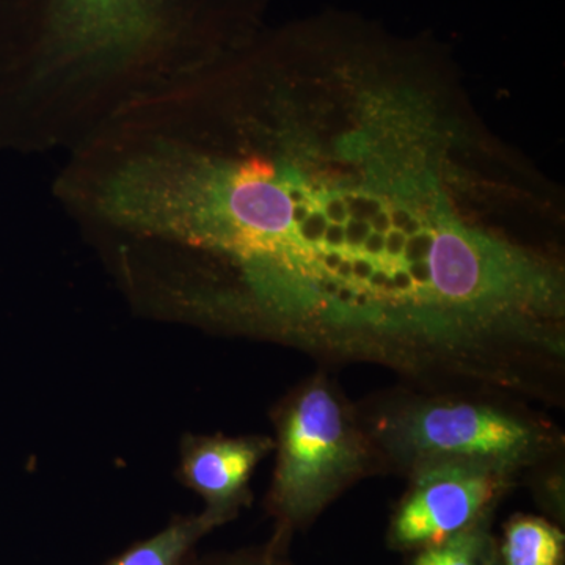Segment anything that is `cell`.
I'll return each instance as SVG.
<instances>
[{"instance_id": "obj_3", "label": "cell", "mask_w": 565, "mask_h": 565, "mask_svg": "<svg viewBox=\"0 0 565 565\" xmlns=\"http://www.w3.org/2000/svg\"><path fill=\"white\" fill-rule=\"evenodd\" d=\"M498 487L489 465L441 460L424 468L394 516V544L424 548L476 525Z\"/></svg>"}, {"instance_id": "obj_5", "label": "cell", "mask_w": 565, "mask_h": 565, "mask_svg": "<svg viewBox=\"0 0 565 565\" xmlns=\"http://www.w3.org/2000/svg\"><path fill=\"white\" fill-rule=\"evenodd\" d=\"M266 449V444L259 440L193 441L182 459V476L207 501V511L226 520Z\"/></svg>"}, {"instance_id": "obj_4", "label": "cell", "mask_w": 565, "mask_h": 565, "mask_svg": "<svg viewBox=\"0 0 565 565\" xmlns=\"http://www.w3.org/2000/svg\"><path fill=\"white\" fill-rule=\"evenodd\" d=\"M411 451L438 460L505 465L533 449L535 435L519 419L481 405H430L401 424Z\"/></svg>"}, {"instance_id": "obj_10", "label": "cell", "mask_w": 565, "mask_h": 565, "mask_svg": "<svg viewBox=\"0 0 565 565\" xmlns=\"http://www.w3.org/2000/svg\"><path fill=\"white\" fill-rule=\"evenodd\" d=\"M250 565H267V564H250Z\"/></svg>"}, {"instance_id": "obj_2", "label": "cell", "mask_w": 565, "mask_h": 565, "mask_svg": "<svg viewBox=\"0 0 565 565\" xmlns=\"http://www.w3.org/2000/svg\"><path fill=\"white\" fill-rule=\"evenodd\" d=\"M359 463V441L333 394L321 385L307 390L282 422L275 509L288 523L310 519Z\"/></svg>"}, {"instance_id": "obj_6", "label": "cell", "mask_w": 565, "mask_h": 565, "mask_svg": "<svg viewBox=\"0 0 565 565\" xmlns=\"http://www.w3.org/2000/svg\"><path fill=\"white\" fill-rule=\"evenodd\" d=\"M222 522H225L222 516L210 511L199 516L178 520L161 533L134 545L107 565H188L196 542Z\"/></svg>"}, {"instance_id": "obj_8", "label": "cell", "mask_w": 565, "mask_h": 565, "mask_svg": "<svg viewBox=\"0 0 565 565\" xmlns=\"http://www.w3.org/2000/svg\"><path fill=\"white\" fill-rule=\"evenodd\" d=\"M492 555L489 535L473 525L441 544L424 546L414 565H486Z\"/></svg>"}, {"instance_id": "obj_7", "label": "cell", "mask_w": 565, "mask_h": 565, "mask_svg": "<svg viewBox=\"0 0 565 565\" xmlns=\"http://www.w3.org/2000/svg\"><path fill=\"white\" fill-rule=\"evenodd\" d=\"M504 565H564V535L534 516H519L505 530Z\"/></svg>"}, {"instance_id": "obj_9", "label": "cell", "mask_w": 565, "mask_h": 565, "mask_svg": "<svg viewBox=\"0 0 565 565\" xmlns=\"http://www.w3.org/2000/svg\"><path fill=\"white\" fill-rule=\"evenodd\" d=\"M486 565H500V563H498V561H497V557H494V553L492 556H490V559L487 561Z\"/></svg>"}, {"instance_id": "obj_1", "label": "cell", "mask_w": 565, "mask_h": 565, "mask_svg": "<svg viewBox=\"0 0 565 565\" xmlns=\"http://www.w3.org/2000/svg\"><path fill=\"white\" fill-rule=\"evenodd\" d=\"M250 0H31L47 110L103 114L202 68Z\"/></svg>"}]
</instances>
